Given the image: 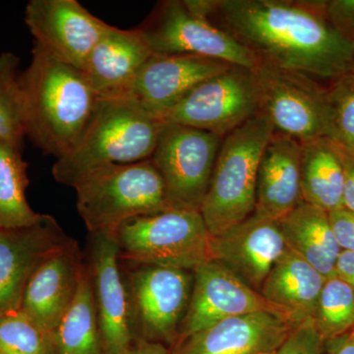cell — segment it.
Listing matches in <instances>:
<instances>
[{"label": "cell", "instance_id": "d4e9b609", "mask_svg": "<svg viewBox=\"0 0 354 354\" xmlns=\"http://www.w3.org/2000/svg\"><path fill=\"white\" fill-rule=\"evenodd\" d=\"M53 341L55 354H106L86 262L75 298L53 332Z\"/></svg>", "mask_w": 354, "mask_h": 354}, {"label": "cell", "instance_id": "484cf974", "mask_svg": "<svg viewBox=\"0 0 354 354\" xmlns=\"http://www.w3.org/2000/svg\"><path fill=\"white\" fill-rule=\"evenodd\" d=\"M21 153L0 140V228L29 227L43 216L30 207L26 198L30 181L28 164Z\"/></svg>", "mask_w": 354, "mask_h": 354}, {"label": "cell", "instance_id": "5bb4252c", "mask_svg": "<svg viewBox=\"0 0 354 354\" xmlns=\"http://www.w3.org/2000/svg\"><path fill=\"white\" fill-rule=\"evenodd\" d=\"M260 311L286 317L227 267L209 261L194 271L190 302L176 344L225 319Z\"/></svg>", "mask_w": 354, "mask_h": 354}, {"label": "cell", "instance_id": "f546056e", "mask_svg": "<svg viewBox=\"0 0 354 354\" xmlns=\"http://www.w3.org/2000/svg\"><path fill=\"white\" fill-rule=\"evenodd\" d=\"M330 136L342 150L354 153V70L328 86Z\"/></svg>", "mask_w": 354, "mask_h": 354}, {"label": "cell", "instance_id": "83f0119b", "mask_svg": "<svg viewBox=\"0 0 354 354\" xmlns=\"http://www.w3.org/2000/svg\"><path fill=\"white\" fill-rule=\"evenodd\" d=\"M312 321L325 342L354 329L353 286L337 274L326 279Z\"/></svg>", "mask_w": 354, "mask_h": 354}, {"label": "cell", "instance_id": "277c9868", "mask_svg": "<svg viewBox=\"0 0 354 354\" xmlns=\"http://www.w3.org/2000/svg\"><path fill=\"white\" fill-rule=\"evenodd\" d=\"M274 133L271 121L260 111L221 140L200 209L214 236L253 215L261 158Z\"/></svg>", "mask_w": 354, "mask_h": 354}, {"label": "cell", "instance_id": "d590c367", "mask_svg": "<svg viewBox=\"0 0 354 354\" xmlns=\"http://www.w3.org/2000/svg\"><path fill=\"white\" fill-rule=\"evenodd\" d=\"M335 274L354 288V251H342L335 266Z\"/></svg>", "mask_w": 354, "mask_h": 354}, {"label": "cell", "instance_id": "d6a6232c", "mask_svg": "<svg viewBox=\"0 0 354 354\" xmlns=\"http://www.w3.org/2000/svg\"><path fill=\"white\" fill-rule=\"evenodd\" d=\"M328 214L330 227L342 251H354V211L342 208Z\"/></svg>", "mask_w": 354, "mask_h": 354}, {"label": "cell", "instance_id": "4fadbf2b", "mask_svg": "<svg viewBox=\"0 0 354 354\" xmlns=\"http://www.w3.org/2000/svg\"><path fill=\"white\" fill-rule=\"evenodd\" d=\"M25 23L35 43L51 57L80 70L111 27L77 0H31L26 6Z\"/></svg>", "mask_w": 354, "mask_h": 354}, {"label": "cell", "instance_id": "ba28073f", "mask_svg": "<svg viewBox=\"0 0 354 354\" xmlns=\"http://www.w3.org/2000/svg\"><path fill=\"white\" fill-rule=\"evenodd\" d=\"M261 111L274 132L300 144L330 136L328 86L295 72L259 64L253 69Z\"/></svg>", "mask_w": 354, "mask_h": 354}, {"label": "cell", "instance_id": "74e56055", "mask_svg": "<svg viewBox=\"0 0 354 354\" xmlns=\"http://www.w3.org/2000/svg\"><path fill=\"white\" fill-rule=\"evenodd\" d=\"M274 353H276V351H274ZM274 353H270V354H274Z\"/></svg>", "mask_w": 354, "mask_h": 354}, {"label": "cell", "instance_id": "cb8c5ba5", "mask_svg": "<svg viewBox=\"0 0 354 354\" xmlns=\"http://www.w3.org/2000/svg\"><path fill=\"white\" fill-rule=\"evenodd\" d=\"M344 171L342 151L328 137L301 143L304 202L330 212L344 208Z\"/></svg>", "mask_w": 354, "mask_h": 354}, {"label": "cell", "instance_id": "6da1fadb", "mask_svg": "<svg viewBox=\"0 0 354 354\" xmlns=\"http://www.w3.org/2000/svg\"><path fill=\"white\" fill-rule=\"evenodd\" d=\"M253 53L259 64L329 86L354 70V43L333 27L324 1L183 0Z\"/></svg>", "mask_w": 354, "mask_h": 354}, {"label": "cell", "instance_id": "8d00e7d4", "mask_svg": "<svg viewBox=\"0 0 354 354\" xmlns=\"http://www.w3.org/2000/svg\"><path fill=\"white\" fill-rule=\"evenodd\" d=\"M125 354H171V351L165 344L138 337L132 348Z\"/></svg>", "mask_w": 354, "mask_h": 354}, {"label": "cell", "instance_id": "30bf717a", "mask_svg": "<svg viewBox=\"0 0 354 354\" xmlns=\"http://www.w3.org/2000/svg\"><path fill=\"white\" fill-rule=\"evenodd\" d=\"M157 55H190L254 69L253 53L208 20L191 12L183 0H165L138 27Z\"/></svg>", "mask_w": 354, "mask_h": 354}, {"label": "cell", "instance_id": "7c38bea8", "mask_svg": "<svg viewBox=\"0 0 354 354\" xmlns=\"http://www.w3.org/2000/svg\"><path fill=\"white\" fill-rule=\"evenodd\" d=\"M87 265L106 354H125L138 339L120 247L111 232L88 234Z\"/></svg>", "mask_w": 354, "mask_h": 354}, {"label": "cell", "instance_id": "ffe728a7", "mask_svg": "<svg viewBox=\"0 0 354 354\" xmlns=\"http://www.w3.org/2000/svg\"><path fill=\"white\" fill-rule=\"evenodd\" d=\"M153 55L139 28L111 26L88 53L81 71L99 100L124 99L140 69Z\"/></svg>", "mask_w": 354, "mask_h": 354}, {"label": "cell", "instance_id": "4316f807", "mask_svg": "<svg viewBox=\"0 0 354 354\" xmlns=\"http://www.w3.org/2000/svg\"><path fill=\"white\" fill-rule=\"evenodd\" d=\"M20 58L0 53V140L22 150L26 138L25 95Z\"/></svg>", "mask_w": 354, "mask_h": 354}, {"label": "cell", "instance_id": "ac0fdd59", "mask_svg": "<svg viewBox=\"0 0 354 354\" xmlns=\"http://www.w3.org/2000/svg\"><path fill=\"white\" fill-rule=\"evenodd\" d=\"M297 326L270 311L232 317L177 342L171 354L274 353Z\"/></svg>", "mask_w": 354, "mask_h": 354}, {"label": "cell", "instance_id": "4dcf8cb0", "mask_svg": "<svg viewBox=\"0 0 354 354\" xmlns=\"http://www.w3.org/2000/svg\"><path fill=\"white\" fill-rule=\"evenodd\" d=\"M325 344L309 319L291 330L274 354H325Z\"/></svg>", "mask_w": 354, "mask_h": 354}, {"label": "cell", "instance_id": "9c48e42d", "mask_svg": "<svg viewBox=\"0 0 354 354\" xmlns=\"http://www.w3.org/2000/svg\"><path fill=\"white\" fill-rule=\"evenodd\" d=\"M260 111L259 88L253 69L232 65L193 88L162 121L223 138Z\"/></svg>", "mask_w": 354, "mask_h": 354}, {"label": "cell", "instance_id": "8992f818", "mask_svg": "<svg viewBox=\"0 0 354 354\" xmlns=\"http://www.w3.org/2000/svg\"><path fill=\"white\" fill-rule=\"evenodd\" d=\"M121 262L194 272L212 260L211 241L199 211L165 209L135 216L114 232Z\"/></svg>", "mask_w": 354, "mask_h": 354}, {"label": "cell", "instance_id": "e575fe53", "mask_svg": "<svg viewBox=\"0 0 354 354\" xmlns=\"http://www.w3.org/2000/svg\"><path fill=\"white\" fill-rule=\"evenodd\" d=\"M325 354H354V329L326 342Z\"/></svg>", "mask_w": 354, "mask_h": 354}, {"label": "cell", "instance_id": "f1b7e54d", "mask_svg": "<svg viewBox=\"0 0 354 354\" xmlns=\"http://www.w3.org/2000/svg\"><path fill=\"white\" fill-rule=\"evenodd\" d=\"M0 354H55L53 335L22 309L0 314Z\"/></svg>", "mask_w": 354, "mask_h": 354}, {"label": "cell", "instance_id": "2e32d148", "mask_svg": "<svg viewBox=\"0 0 354 354\" xmlns=\"http://www.w3.org/2000/svg\"><path fill=\"white\" fill-rule=\"evenodd\" d=\"M69 239L50 215L29 227L0 228V314L21 309L32 274Z\"/></svg>", "mask_w": 354, "mask_h": 354}, {"label": "cell", "instance_id": "44dd1931", "mask_svg": "<svg viewBox=\"0 0 354 354\" xmlns=\"http://www.w3.org/2000/svg\"><path fill=\"white\" fill-rule=\"evenodd\" d=\"M301 202V144L274 132L261 158L253 214L279 221Z\"/></svg>", "mask_w": 354, "mask_h": 354}, {"label": "cell", "instance_id": "d6986e66", "mask_svg": "<svg viewBox=\"0 0 354 354\" xmlns=\"http://www.w3.org/2000/svg\"><path fill=\"white\" fill-rule=\"evenodd\" d=\"M85 264L71 237L39 266L26 288L21 309L53 335L75 298Z\"/></svg>", "mask_w": 354, "mask_h": 354}, {"label": "cell", "instance_id": "7a4b0ae2", "mask_svg": "<svg viewBox=\"0 0 354 354\" xmlns=\"http://www.w3.org/2000/svg\"><path fill=\"white\" fill-rule=\"evenodd\" d=\"M25 95L26 137L57 160L78 145L99 97L80 69L51 57L35 43L21 74Z\"/></svg>", "mask_w": 354, "mask_h": 354}, {"label": "cell", "instance_id": "3957f363", "mask_svg": "<svg viewBox=\"0 0 354 354\" xmlns=\"http://www.w3.org/2000/svg\"><path fill=\"white\" fill-rule=\"evenodd\" d=\"M164 121L127 99L99 100L76 148L57 160L53 176L74 188L85 177L111 165L152 158Z\"/></svg>", "mask_w": 354, "mask_h": 354}, {"label": "cell", "instance_id": "52a82bcc", "mask_svg": "<svg viewBox=\"0 0 354 354\" xmlns=\"http://www.w3.org/2000/svg\"><path fill=\"white\" fill-rule=\"evenodd\" d=\"M221 140L213 133L164 121L151 160L164 181L167 208L200 212Z\"/></svg>", "mask_w": 354, "mask_h": 354}, {"label": "cell", "instance_id": "e0dca14e", "mask_svg": "<svg viewBox=\"0 0 354 354\" xmlns=\"http://www.w3.org/2000/svg\"><path fill=\"white\" fill-rule=\"evenodd\" d=\"M286 249L279 221L254 214L227 232L212 235V260L227 267L259 292L268 274Z\"/></svg>", "mask_w": 354, "mask_h": 354}, {"label": "cell", "instance_id": "5b68a950", "mask_svg": "<svg viewBox=\"0 0 354 354\" xmlns=\"http://www.w3.org/2000/svg\"><path fill=\"white\" fill-rule=\"evenodd\" d=\"M74 189L77 211L88 234H114L130 218L169 209L164 181L151 158L104 167L85 177Z\"/></svg>", "mask_w": 354, "mask_h": 354}, {"label": "cell", "instance_id": "9a60e30c", "mask_svg": "<svg viewBox=\"0 0 354 354\" xmlns=\"http://www.w3.org/2000/svg\"><path fill=\"white\" fill-rule=\"evenodd\" d=\"M232 66L198 55L153 53L140 69L124 99L136 102L162 120L193 88Z\"/></svg>", "mask_w": 354, "mask_h": 354}, {"label": "cell", "instance_id": "8fae6325", "mask_svg": "<svg viewBox=\"0 0 354 354\" xmlns=\"http://www.w3.org/2000/svg\"><path fill=\"white\" fill-rule=\"evenodd\" d=\"M127 265L125 274L139 337L174 348L189 305L194 272Z\"/></svg>", "mask_w": 354, "mask_h": 354}, {"label": "cell", "instance_id": "603a6c76", "mask_svg": "<svg viewBox=\"0 0 354 354\" xmlns=\"http://www.w3.org/2000/svg\"><path fill=\"white\" fill-rule=\"evenodd\" d=\"M279 223L288 249L326 279L335 276L342 249L330 227L328 212L301 202Z\"/></svg>", "mask_w": 354, "mask_h": 354}, {"label": "cell", "instance_id": "836d02e7", "mask_svg": "<svg viewBox=\"0 0 354 354\" xmlns=\"http://www.w3.org/2000/svg\"><path fill=\"white\" fill-rule=\"evenodd\" d=\"M341 151L344 171V208L354 211V153Z\"/></svg>", "mask_w": 354, "mask_h": 354}, {"label": "cell", "instance_id": "1f68e13d", "mask_svg": "<svg viewBox=\"0 0 354 354\" xmlns=\"http://www.w3.org/2000/svg\"><path fill=\"white\" fill-rule=\"evenodd\" d=\"M324 7L333 27L354 43V0H329Z\"/></svg>", "mask_w": 354, "mask_h": 354}, {"label": "cell", "instance_id": "7402d4cb", "mask_svg": "<svg viewBox=\"0 0 354 354\" xmlns=\"http://www.w3.org/2000/svg\"><path fill=\"white\" fill-rule=\"evenodd\" d=\"M326 278L290 249L277 261L260 293L295 325L313 318Z\"/></svg>", "mask_w": 354, "mask_h": 354}]
</instances>
